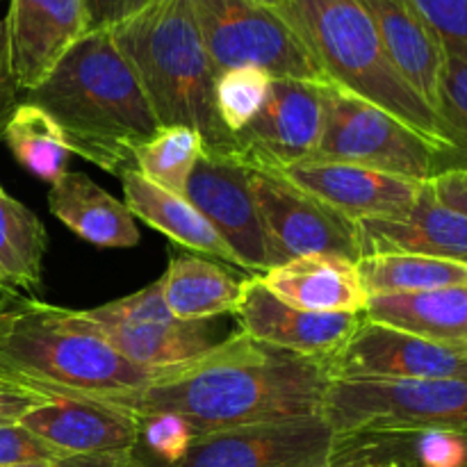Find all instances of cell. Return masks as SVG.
<instances>
[{
  "label": "cell",
  "instance_id": "1",
  "mask_svg": "<svg viewBox=\"0 0 467 467\" xmlns=\"http://www.w3.org/2000/svg\"><path fill=\"white\" fill-rule=\"evenodd\" d=\"M333 379L327 360L278 349L237 331L192 363L160 372L114 404L137 418L176 413L196 436L276 420L322 415Z\"/></svg>",
  "mask_w": 467,
  "mask_h": 467
},
{
  "label": "cell",
  "instance_id": "2",
  "mask_svg": "<svg viewBox=\"0 0 467 467\" xmlns=\"http://www.w3.org/2000/svg\"><path fill=\"white\" fill-rule=\"evenodd\" d=\"M27 100L57 121L71 153L121 176L160 121L109 30H89Z\"/></svg>",
  "mask_w": 467,
  "mask_h": 467
},
{
  "label": "cell",
  "instance_id": "3",
  "mask_svg": "<svg viewBox=\"0 0 467 467\" xmlns=\"http://www.w3.org/2000/svg\"><path fill=\"white\" fill-rule=\"evenodd\" d=\"M112 39L135 71L160 126L194 128L210 158H228V135L214 109V73L192 0H153L112 27Z\"/></svg>",
  "mask_w": 467,
  "mask_h": 467
},
{
  "label": "cell",
  "instance_id": "4",
  "mask_svg": "<svg viewBox=\"0 0 467 467\" xmlns=\"http://www.w3.org/2000/svg\"><path fill=\"white\" fill-rule=\"evenodd\" d=\"M162 369L140 368L87 331L73 310L23 296L0 333V379L46 397L114 401L150 386Z\"/></svg>",
  "mask_w": 467,
  "mask_h": 467
},
{
  "label": "cell",
  "instance_id": "5",
  "mask_svg": "<svg viewBox=\"0 0 467 467\" xmlns=\"http://www.w3.org/2000/svg\"><path fill=\"white\" fill-rule=\"evenodd\" d=\"M285 18L336 85L363 96L450 153L436 109L400 76L358 0H287ZM447 164V169H450Z\"/></svg>",
  "mask_w": 467,
  "mask_h": 467
},
{
  "label": "cell",
  "instance_id": "6",
  "mask_svg": "<svg viewBox=\"0 0 467 467\" xmlns=\"http://www.w3.org/2000/svg\"><path fill=\"white\" fill-rule=\"evenodd\" d=\"M322 418L340 441L424 431L467 436V381H333Z\"/></svg>",
  "mask_w": 467,
  "mask_h": 467
},
{
  "label": "cell",
  "instance_id": "7",
  "mask_svg": "<svg viewBox=\"0 0 467 467\" xmlns=\"http://www.w3.org/2000/svg\"><path fill=\"white\" fill-rule=\"evenodd\" d=\"M322 140L310 160L356 164L420 182L450 164L447 149L336 82H322Z\"/></svg>",
  "mask_w": 467,
  "mask_h": 467
},
{
  "label": "cell",
  "instance_id": "8",
  "mask_svg": "<svg viewBox=\"0 0 467 467\" xmlns=\"http://www.w3.org/2000/svg\"><path fill=\"white\" fill-rule=\"evenodd\" d=\"M214 73L260 68L274 80L324 82L322 67L285 16L251 0H192Z\"/></svg>",
  "mask_w": 467,
  "mask_h": 467
},
{
  "label": "cell",
  "instance_id": "9",
  "mask_svg": "<svg viewBox=\"0 0 467 467\" xmlns=\"http://www.w3.org/2000/svg\"><path fill=\"white\" fill-rule=\"evenodd\" d=\"M251 171V192L269 242L272 269L308 254H328L358 263L363 237L358 222L301 190L283 171Z\"/></svg>",
  "mask_w": 467,
  "mask_h": 467
},
{
  "label": "cell",
  "instance_id": "10",
  "mask_svg": "<svg viewBox=\"0 0 467 467\" xmlns=\"http://www.w3.org/2000/svg\"><path fill=\"white\" fill-rule=\"evenodd\" d=\"M342 450V441L322 415L196 436L176 467H324Z\"/></svg>",
  "mask_w": 467,
  "mask_h": 467
},
{
  "label": "cell",
  "instance_id": "11",
  "mask_svg": "<svg viewBox=\"0 0 467 467\" xmlns=\"http://www.w3.org/2000/svg\"><path fill=\"white\" fill-rule=\"evenodd\" d=\"M322 128V82L278 78L254 121L233 135L228 158L254 171H285L313 158Z\"/></svg>",
  "mask_w": 467,
  "mask_h": 467
},
{
  "label": "cell",
  "instance_id": "12",
  "mask_svg": "<svg viewBox=\"0 0 467 467\" xmlns=\"http://www.w3.org/2000/svg\"><path fill=\"white\" fill-rule=\"evenodd\" d=\"M333 381H424L461 379L467 381V351L413 333L368 322L327 358Z\"/></svg>",
  "mask_w": 467,
  "mask_h": 467
},
{
  "label": "cell",
  "instance_id": "13",
  "mask_svg": "<svg viewBox=\"0 0 467 467\" xmlns=\"http://www.w3.org/2000/svg\"><path fill=\"white\" fill-rule=\"evenodd\" d=\"M185 199L235 254L237 267L255 272V276L272 269L267 233L251 192L249 169L231 158L203 155L187 181Z\"/></svg>",
  "mask_w": 467,
  "mask_h": 467
},
{
  "label": "cell",
  "instance_id": "14",
  "mask_svg": "<svg viewBox=\"0 0 467 467\" xmlns=\"http://www.w3.org/2000/svg\"><path fill=\"white\" fill-rule=\"evenodd\" d=\"M18 94H30L89 32L85 0H9L3 21Z\"/></svg>",
  "mask_w": 467,
  "mask_h": 467
},
{
  "label": "cell",
  "instance_id": "15",
  "mask_svg": "<svg viewBox=\"0 0 467 467\" xmlns=\"http://www.w3.org/2000/svg\"><path fill=\"white\" fill-rule=\"evenodd\" d=\"M233 315L240 331L254 340L319 360L331 358L363 322V313H313L295 308L272 295L255 274L244 278Z\"/></svg>",
  "mask_w": 467,
  "mask_h": 467
},
{
  "label": "cell",
  "instance_id": "16",
  "mask_svg": "<svg viewBox=\"0 0 467 467\" xmlns=\"http://www.w3.org/2000/svg\"><path fill=\"white\" fill-rule=\"evenodd\" d=\"M283 173L354 222L406 217L422 190L420 181L345 162L306 160Z\"/></svg>",
  "mask_w": 467,
  "mask_h": 467
},
{
  "label": "cell",
  "instance_id": "17",
  "mask_svg": "<svg viewBox=\"0 0 467 467\" xmlns=\"http://www.w3.org/2000/svg\"><path fill=\"white\" fill-rule=\"evenodd\" d=\"M18 424L59 454L132 450L140 445V418L132 410L89 397H50Z\"/></svg>",
  "mask_w": 467,
  "mask_h": 467
},
{
  "label": "cell",
  "instance_id": "18",
  "mask_svg": "<svg viewBox=\"0 0 467 467\" xmlns=\"http://www.w3.org/2000/svg\"><path fill=\"white\" fill-rule=\"evenodd\" d=\"M365 254H413L467 265V217L442 203L424 181L418 201L401 219L358 222ZM360 255V258H363Z\"/></svg>",
  "mask_w": 467,
  "mask_h": 467
},
{
  "label": "cell",
  "instance_id": "19",
  "mask_svg": "<svg viewBox=\"0 0 467 467\" xmlns=\"http://www.w3.org/2000/svg\"><path fill=\"white\" fill-rule=\"evenodd\" d=\"M400 76L436 109L445 46L413 0H358Z\"/></svg>",
  "mask_w": 467,
  "mask_h": 467
},
{
  "label": "cell",
  "instance_id": "20",
  "mask_svg": "<svg viewBox=\"0 0 467 467\" xmlns=\"http://www.w3.org/2000/svg\"><path fill=\"white\" fill-rule=\"evenodd\" d=\"M260 281L281 301L313 313L360 315L369 301L356 263L340 255H299L265 272Z\"/></svg>",
  "mask_w": 467,
  "mask_h": 467
},
{
  "label": "cell",
  "instance_id": "21",
  "mask_svg": "<svg viewBox=\"0 0 467 467\" xmlns=\"http://www.w3.org/2000/svg\"><path fill=\"white\" fill-rule=\"evenodd\" d=\"M73 317L78 319L80 327L99 336L100 340L108 342L112 349H117L123 358L140 368L149 369H167L176 365L192 363L201 358L214 347L222 345L226 337L219 324V317L214 319H167V322L155 324H140V327H96V324L85 322L78 317L73 310Z\"/></svg>",
  "mask_w": 467,
  "mask_h": 467
},
{
  "label": "cell",
  "instance_id": "22",
  "mask_svg": "<svg viewBox=\"0 0 467 467\" xmlns=\"http://www.w3.org/2000/svg\"><path fill=\"white\" fill-rule=\"evenodd\" d=\"M48 210L68 231L103 249H132L141 235L126 203L96 185L87 173L67 171L50 185Z\"/></svg>",
  "mask_w": 467,
  "mask_h": 467
},
{
  "label": "cell",
  "instance_id": "23",
  "mask_svg": "<svg viewBox=\"0 0 467 467\" xmlns=\"http://www.w3.org/2000/svg\"><path fill=\"white\" fill-rule=\"evenodd\" d=\"M363 317L467 351V287L369 296Z\"/></svg>",
  "mask_w": 467,
  "mask_h": 467
},
{
  "label": "cell",
  "instance_id": "24",
  "mask_svg": "<svg viewBox=\"0 0 467 467\" xmlns=\"http://www.w3.org/2000/svg\"><path fill=\"white\" fill-rule=\"evenodd\" d=\"M123 196L132 217L141 219L185 249L213 255L223 263L237 265L235 254L208 223V219L185 199L146 181L137 169L121 173Z\"/></svg>",
  "mask_w": 467,
  "mask_h": 467
},
{
  "label": "cell",
  "instance_id": "25",
  "mask_svg": "<svg viewBox=\"0 0 467 467\" xmlns=\"http://www.w3.org/2000/svg\"><path fill=\"white\" fill-rule=\"evenodd\" d=\"M162 295L176 319H214L233 315L244 281L199 255H171Z\"/></svg>",
  "mask_w": 467,
  "mask_h": 467
},
{
  "label": "cell",
  "instance_id": "26",
  "mask_svg": "<svg viewBox=\"0 0 467 467\" xmlns=\"http://www.w3.org/2000/svg\"><path fill=\"white\" fill-rule=\"evenodd\" d=\"M48 233L44 222L12 199L0 194V292L35 299L41 287Z\"/></svg>",
  "mask_w": 467,
  "mask_h": 467
},
{
  "label": "cell",
  "instance_id": "27",
  "mask_svg": "<svg viewBox=\"0 0 467 467\" xmlns=\"http://www.w3.org/2000/svg\"><path fill=\"white\" fill-rule=\"evenodd\" d=\"M369 296L467 287V265L413 254H365L356 263Z\"/></svg>",
  "mask_w": 467,
  "mask_h": 467
},
{
  "label": "cell",
  "instance_id": "28",
  "mask_svg": "<svg viewBox=\"0 0 467 467\" xmlns=\"http://www.w3.org/2000/svg\"><path fill=\"white\" fill-rule=\"evenodd\" d=\"M3 140L16 162L41 182L53 185L68 171L71 150L57 121L30 100H23L12 109L3 128Z\"/></svg>",
  "mask_w": 467,
  "mask_h": 467
},
{
  "label": "cell",
  "instance_id": "29",
  "mask_svg": "<svg viewBox=\"0 0 467 467\" xmlns=\"http://www.w3.org/2000/svg\"><path fill=\"white\" fill-rule=\"evenodd\" d=\"M205 155L203 137L187 126H160L135 153V169L153 185L185 196L187 181Z\"/></svg>",
  "mask_w": 467,
  "mask_h": 467
},
{
  "label": "cell",
  "instance_id": "30",
  "mask_svg": "<svg viewBox=\"0 0 467 467\" xmlns=\"http://www.w3.org/2000/svg\"><path fill=\"white\" fill-rule=\"evenodd\" d=\"M274 78L260 68H228L214 78V109L228 135L244 130L263 109Z\"/></svg>",
  "mask_w": 467,
  "mask_h": 467
},
{
  "label": "cell",
  "instance_id": "31",
  "mask_svg": "<svg viewBox=\"0 0 467 467\" xmlns=\"http://www.w3.org/2000/svg\"><path fill=\"white\" fill-rule=\"evenodd\" d=\"M436 114L451 146L450 167H467V53L454 46H445Z\"/></svg>",
  "mask_w": 467,
  "mask_h": 467
},
{
  "label": "cell",
  "instance_id": "32",
  "mask_svg": "<svg viewBox=\"0 0 467 467\" xmlns=\"http://www.w3.org/2000/svg\"><path fill=\"white\" fill-rule=\"evenodd\" d=\"M78 317L85 322L96 324V327H140V324H155L173 319L164 304L162 281H155L150 285L141 287L135 295L123 296V299L109 301V304L99 306V308L76 310Z\"/></svg>",
  "mask_w": 467,
  "mask_h": 467
},
{
  "label": "cell",
  "instance_id": "33",
  "mask_svg": "<svg viewBox=\"0 0 467 467\" xmlns=\"http://www.w3.org/2000/svg\"><path fill=\"white\" fill-rule=\"evenodd\" d=\"M196 441V431L176 413H150L140 418V442H144L162 463L176 467Z\"/></svg>",
  "mask_w": 467,
  "mask_h": 467
},
{
  "label": "cell",
  "instance_id": "34",
  "mask_svg": "<svg viewBox=\"0 0 467 467\" xmlns=\"http://www.w3.org/2000/svg\"><path fill=\"white\" fill-rule=\"evenodd\" d=\"M59 451L21 424H0V465L53 463Z\"/></svg>",
  "mask_w": 467,
  "mask_h": 467
},
{
  "label": "cell",
  "instance_id": "35",
  "mask_svg": "<svg viewBox=\"0 0 467 467\" xmlns=\"http://www.w3.org/2000/svg\"><path fill=\"white\" fill-rule=\"evenodd\" d=\"M153 0H85L89 30H112L144 12Z\"/></svg>",
  "mask_w": 467,
  "mask_h": 467
},
{
  "label": "cell",
  "instance_id": "36",
  "mask_svg": "<svg viewBox=\"0 0 467 467\" xmlns=\"http://www.w3.org/2000/svg\"><path fill=\"white\" fill-rule=\"evenodd\" d=\"M50 467H150L144 456L132 450L91 451V454H62L50 463Z\"/></svg>",
  "mask_w": 467,
  "mask_h": 467
},
{
  "label": "cell",
  "instance_id": "37",
  "mask_svg": "<svg viewBox=\"0 0 467 467\" xmlns=\"http://www.w3.org/2000/svg\"><path fill=\"white\" fill-rule=\"evenodd\" d=\"M46 401V397L0 379V424H18L32 409Z\"/></svg>",
  "mask_w": 467,
  "mask_h": 467
},
{
  "label": "cell",
  "instance_id": "38",
  "mask_svg": "<svg viewBox=\"0 0 467 467\" xmlns=\"http://www.w3.org/2000/svg\"><path fill=\"white\" fill-rule=\"evenodd\" d=\"M431 190L450 208L467 217V167H450L431 178Z\"/></svg>",
  "mask_w": 467,
  "mask_h": 467
},
{
  "label": "cell",
  "instance_id": "39",
  "mask_svg": "<svg viewBox=\"0 0 467 467\" xmlns=\"http://www.w3.org/2000/svg\"><path fill=\"white\" fill-rule=\"evenodd\" d=\"M18 89L14 82L12 68H9L7 44H5V27L0 21V140H3V128L7 123L12 109L18 105Z\"/></svg>",
  "mask_w": 467,
  "mask_h": 467
},
{
  "label": "cell",
  "instance_id": "40",
  "mask_svg": "<svg viewBox=\"0 0 467 467\" xmlns=\"http://www.w3.org/2000/svg\"><path fill=\"white\" fill-rule=\"evenodd\" d=\"M392 461L395 459H379V456L368 454V451H360V450L347 451V454L342 456V450H340L336 459L324 467H390Z\"/></svg>",
  "mask_w": 467,
  "mask_h": 467
},
{
  "label": "cell",
  "instance_id": "41",
  "mask_svg": "<svg viewBox=\"0 0 467 467\" xmlns=\"http://www.w3.org/2000/svg\"><path fill=\"white\" fill-rule=\"evenodd\" d=\"M21 299L23 296L3 295V301H0V333H3L5 328L9 327V322L14 319V315H16V310H18V301Z\"/></svg>",
  "mask_w": 467,
  "mask_h": 467
},
{
  "label": "cell",
  "instance_id": "42",
  "mask_svg": "<svg viewBox=\"0 0 467 467\" xmlns=\"http://www.w3.org/2000/svg\"><path fill=\"white\" fill-rule=\"evenodd\" d=\"M251 3H258V5H263V7L274 9V12H278L281 16H285V12H287V0H251Z\"/></svg>",
  "mask_w": 467,
  "mask_h": 467
},
{
  "label": "cell",
  "instance_id": "43",
  "mask_svg": "<svg viewBox=\"0 0 467 467\" xmlns=\"http://www.w3.org/2000/svg\"><path fill=\"white\" fill-rule=\"evenodd\" d=\"M390 467H415V463H409V461H392Z\"/></svg>",
  "mask_w": 467,
  "mask_h": 467
},
{
  "label": "cell",
  "instance_id": "44",
  "mask_svg": "<svg viewBox=\"0 0 467 467\" xmlns=\"http://www.w3.org/2000/svg\"><path fill=\"white\" fill-rule=\"evenodd\" d=\"M0 467H50V463H35V465H0Z\"/></svg>",
  "mask_w": 467,
  "mask_h": 467
},
{
  "label": "cell",
  "instance_id": "45",
  "mask_svg": "<svg viewBox=\"0 0 467 467\" xmlns=\"http://www.w3.org/2000/svg\"><path fill=\"white\" fill-rule=\"evenodd\" d=\"M3 192H5V190H3V187H0V194H3Z\"/></svg>",
  "mask_w": 467,
  "mask_h": 467
}]
</instances>
